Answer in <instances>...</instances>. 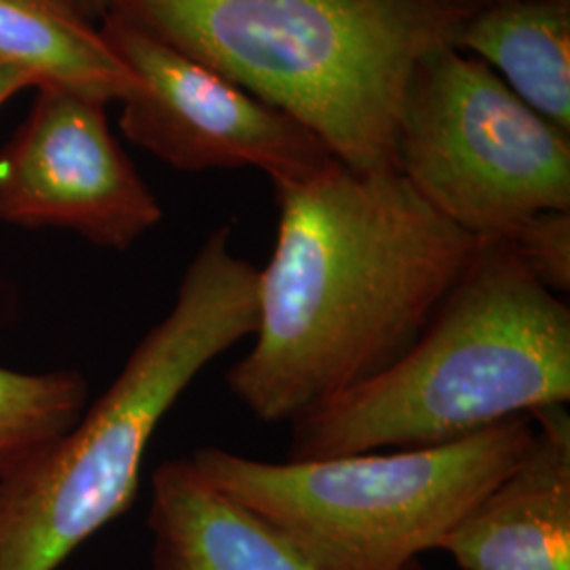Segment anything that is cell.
<instances>
[{"label":"cell","instance_id":"1","mask_svg":"<svg viewBox=\"0 0 570 570\" xmlns=\"http://www.w3.org/2000/svg\"><path fill=\"white\" fill-rule=\"evenodd\" d=\"M279 225L258 271L256 341L226 374L263 423H294L379 376L419 341L480 239L397 169L332 161L275 186Z\"/></svg>","mask_w":570,"mask_h":570},{"label":"cell","instance_id":"18","mask_svg":"<svg viewBox=\"0 0 570 570\" xmlns=\"http://www.w3.org/2000/svg\"><path fill=\"white\" fill-rule=\"evenodd\" d=\"M473 2H489V0H473Z\"/></svg>","mask_w":570,"mask_h":570},{"label":"cell","instance_id":"9","mask_svg":"<svg viewBox=\"0 0 570 570\" xmlns=\"http://www.w3.org/2000/svg\"><path fill=\"white\" fill-rule=\"evenodd\" d=\"M522 459L442 537L463 570H570V414H530Z\"/></svg>","mask_w":570,"mask_h":570},{"label":"cell","instance_id":"8","mask_svg":"<svg viewBox=\"0 0 570 570\" xmlns=\"http://www.w3.org/2000/svg\"><path fill=\"white\" fill-rule=\"evenodd\" d=\"M104 108L58 85H39L35 108L0 150L2 223L68 228L125 252L164 220Z\"/></svg>","mask_w":570,"mask_h":570},{"label":"cell","instance_id":"4","mask_svg":"<svg viewBox=\"0 0 570 570\" xmlns=\"http://www.w3.org/2000/svg\"><path fill=\"white\" fill-rule=\"evenodd\" d=\"M258 268L216 228L186 266L176 303L119 376L58 442L0 482V570H58L131 508L165 414L205 366L254 336Z\"/></svg>","mask_w":570,"mask_h":570},{"label":"cell","instance_id":"5","mask_svg":"<svg viewBox=\"0 0 570 570\" xmlns=\"http://www.w3.org/2000/svg\"><path fill=\"white\" fill-rule=\"evenodd\" d=\"M532 416L429 449L266 463L204 446L188 459L214 489L263 518L317 570H402L527 452Z\"/></svg>","mask_w":570,"mask_h":570},{"label":"cell","instance_id":"17","mask_svg":"<svg viewBox=\"0 0 570 570\" xmlns=\"http://www.w3.org/2000/svg\"><path fill=\"white\" fill-rule=\"evenodd\" d=\"M402 570H421V569H419V564H416V562H412V564H407L406 569H402Z\"/></svg>","mask_w":570,"mask_h":570},{"label":"cell","instance_id":"7","mask_svg":"<svg viewBox=\"0 0 570 570\" xmlns=\"http://www.w3.org/2000/svg\"><path fill=\"white\" fill-rule=\"evenodd\" d=\"M100 32L140 81L122 102V134L165 164L183 171L254 167L275 188L336 161L303 122L131 21L106 13Z\"/></svg>","mask_w":570,"mask_h":570},{"label":"cell","instance_id":"3","mask_svg":"<svg viewBox=\"0 0 570 570\" xmlns=\"http://www.w3.org/2000/svg\"><path fill=\"white\" fill-rule=\"evenodd\" d=\"M569 400V305L508 239H480L404 357L292 423L289 459L440 446Z\"/></svg>","mask_w":570,"mask_h":570},{"label":"cell","instance_id":"12","mask_svg":"<svg viewBox=\"0 0 570 570\" xmlns=\"http://www.w3.org/2000/svg\"><path fill=\"white\" fill-rule=\"evenodd\" d=\"M0 61L104 106L140 89L102 32L63 0H0Z\"/></svg>","mask_w":570,"mask_h":570},{"label":"cell","instance_id":"15","mask_svg":"<svg viewBox=\"0 0 570 570\" xmlns=\"http://www.w3.org/2000/svg\"><path fill=\"white\" fill-rule=\"evenodd\" d=\"M30 85L39 87V79L35 75L0 61V106L7 102L13 94H18V91L30 87Z\"/></svg>","mask_w":570,"mask_h":570},{"label":"cell","instance_id":"11","mask_svg":"<svg viewBox=\"0 0 570 570\" xmlns=\"http://www.w3.org/2000/svg\"><path fill=\"white\" fill-rule=\"evenodd\" d=\"M454 49L487 63L534 112L570 134V0H489Z\"/></svg>","mask_w":570,"mask_h":570},{"label":"cell","instance_id":"6","mask_svg":"<svg viewBox=\"0 0 570 570\" xmlns=\"http://www.w3.org/2000/svg\"><path fill=\"white\" fill-rule=\"evenodd\" d=\"M397 171L475 239L570 209V134L487 63L444 47L416 63L397 122Z\"/></svg>","mask_w":570,"mask_h":570},{"label":"cell","instance_id":"13","mask_svg":"<svg viewBox=\"0 0 570 570\" xmlns=\"http://www.w3.org/2000/svg\"><path fill=\"white\" fill-rule=\"evenodd\" d=\"M87 404L89 383L77 370L0 366V482L75 428Z\"/></svg>","mask_w":570,"mask_h":570},{"label":"cell","instance_id":"10","mask_svg":"<svg viewBox=\"0 0 570 570\" xmlns=\"http://www.w3.org/2000/svg\"><path fill=\"white\" fill-rule=\"evenodd\" d=\"M150 570H317L282 532L214 489L188 456L153 475Z\"/></svg>","mask_w":570,"mask_h":570},{"label":"cell","instance_id":"14","mask_svg":"<svg viewBox=\"0 0 570 570\" xmlns=\"http://www.w3.org/2000/svg\"><path fill=\"white\" fill-rule=\"evenodd\" d=\"M508 239L530 273L556 296L570 289V209L541 212L518 226Z\"/></svg>","mask_w":570,"mask_h":570},{"label":"cell","instance_id":"16","mask_svg":"<svg viewBox=\"0 0 570 570\" xmlns=\"http://www.w3.org/2000/svg\"><path fill=\"white\" fill-rule=\"evenodd\" d=\"M70 4L85 20L94 21L96 18H106L110 9V0H63Z\"/></svg>","mask_w":570,"mask_h":570},{"label":"cell","instance_id":"2","mask_svg":"<svg viewBox=\"0 0 570 570\" xmlns=\"http://www.w3.org/2000/svg\"><path fill=\"white\" fill-rule=\"evenodd\" d=\"M473 0H110L131 21L303 122L355 171L397 169L407 82L454 47Z\"/></svg>","mask_w":570,"mask_h":570}]
</instances>
